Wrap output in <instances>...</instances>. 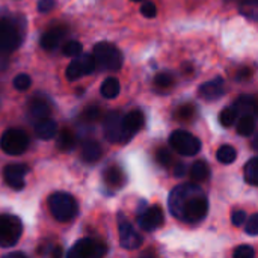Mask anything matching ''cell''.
<instances>
[{
  "label": "cell",
  "mask_w": 258,
  "mask_h": 258,
  "mask_svg": "<svg viewBox=\"0 0 258 258\" xmlns=\"http://www.w3.org/2000/svg\"><path fill=\"white\" fill-rule=\"evenodd\" d=\"M168 206L172 216L187 224L201 222L209 212L207 197L198 183H186L172 189Z\"/></svg>",
  "instance_id": "6da1fadb"
},
{
  "label": "cell",
  "mask_w": 258,
  "mask_h": 258,
  "mask_svg": "<svg viewBox=\"0 0 258 258\" xmlns=\"http://www.w3.org/2000/svg\"><path fill=\"white\" fill-rule=\"evenodd\" d=\"M48 209L57 222H70L79 213L77 201L67 192H56L48 198Z\"/></svg>",
  "instance_id": "7a4b0ae2"
},
{
  "label": "cell",
  "mask_w": 258,
  "mask_h": 258,
  "mask_svg": "<svg viewBox=\"0 0 258 258\" xmlns=\"http://www.w3.org/2000/svg\"><path fill=\"white\" fill-rule=\"evenodd\" d=\"M92 56L95 59L97 70L118 71L122 67V54L110 42H98V44H95Z\"/></svg>",
  "instance_id": "3957f363"
},
{
  "label": "cell",
  "mask_w": 258,
  "mask_h": 258,
  "mask_svg": "<svg viewBox=\"0 0 258 258\" xmlns=\"http://www.w3.org/2000/svg\"><path fill=\"white\" fill-rule=\"evenodd\" d=\"M23 234V224L14 215H0V248L15 246Z\"/></svg>",
  "instance_id": "277c9868"
},
{
  "label": "cell",
  "mask_w": 258,
  "mask_h": 258,
  "mask_svg": "<svg viewBox=\"0 0 258 258\" xmlns=\"http://www.w3.org/2000/svg\"><path fill=\"white\" fill-rule=\"evenodd\" d=\"M169 145L181 156H195L201 151V141L186 130H175L169 136Z\"/></svg>",
  "instance_id": "5b68a950"
},
{
  "label": "cell",
  "mask_w": 258,
  "mask_h": 258,
  "mask_svg": "<svg viewBox=\"0 0 258 258\" xmlns=\"http://www.w3.org/2000/svg\"><path fill=\"white\" fill-rule=\"evenodd\" d=\"M29 147V138L23 130L9 128L0 138V148L9 156H20Z\"/></svg>",
  "instance_id": "8992f818"
},
{
  "label": "cell",
  "mask_w": 258,
  "mask_h": 258,
  "mask_svg": "<svg viewBox=\"0 0 258 258\" xmlns=\"http://www.w3.org/2000/svg\"><path fill=\"white\" fill-rule=\"evenodd\" d=\"M21 44L18 27L8 18H0V53H11Z\"/></svg>",
  "instance_id": "52a82bcc"
},
{
  "label": "cell",
  "mask_w": 258,
  "mask_h": 258,
  "mask_svg": "<svg viewBox=\"0 0 258 258\" xmlns=\"http://www.w3.org/2000/svg\"><path fill=\"white\" fill-rule=\"evenodd\" d=\"M106 245L95 239L79 240L68 252L70 258H98L106 254Z\"/></svg>",
  "instance_id": "ba28073f"
},
{
  "label": "cell",
  "mask_w": 258,
  "mask_h": 258,
  "mask_svg": "<svg viewBox=\"0 0 258 258\" xmlns=\"http://www.w3.org/2000/svg\"><path fill=\"white\" fill-rule=\"evenodd\" d=\"M104 136L109 142L124 144L128 142L124 130V115L119 112H112L104 119Z\"/></svg>",
  "instance_id": "9c48e42d"
},
{
  "label": "cell",
  "mask_w": 258,
  "mask_h": 258,
  "mask_svg": "<svg viewBox=\"0 0 258 258\" xmlns=\"http://www.w3.org/2000/svg\"><path fill=\"white\" fill-rule=\"evenodd\" d=\"M97 70V63L92 54H79L71 60V63L67 68V79L68 80H77L83 76H88Z\"/></svg>",
  "instance_id": "30bf717a"
},
{
  "label": "cell",
  "mask_w": 258,
  "mask_h": 258,
  "mask_svg": "<svg viewBox=\"0 0 258 258\" xmlns=\"http://www.w3.org/2000/svg\"><path fill=\"white\" fill-rule=\"evenodd\" d=\"M118 233H119V243L124 249H138L142 245V236L138 234L135 227L124 218L122 215L118 216Z\"/></svg>",
  "instance_id": "8fae6325"
},
{
  "label": "cell",
  "mask_w": 258,
  "mask_h": 258,
  "mask_svg": "<svg viewBox=\"0 0 258 258\" xmlns=\"http://www.w3.org/2000/svg\"><path fill=\"white\" fill-rule=\"evenodd\" d=\"M138 224L144 231H156L163 224V212L159 206H151L138 216Z\"/></svg>",
  "instance_id": "7c38bea8"
},
{
  "label": "cell",
  "mask_w": 258,
  "mask_h": 258,
  "mask_svg": "<svg viewBox=\"0 0 258 258\" xmlns=\"http://www.w3.org/2000/svg\"><path fill=\"white\" fill-rule=\"evenodd\" d=\"M29 168L24 165H8L3 169V178L9 187H12L14 190H21L26 184L24 178Z\"/></svg>",
  "instance_id": "4fadbf2b"
},
{
  "label": "cell",
  "mask_w": 258,
  "mask_h": 258,
  "mask_svg": "<svg viewBox=\"0 0 258 258\" xmlns=\"http://www.w3.org/2000/svg\"><path fill=\"white\" fill-rule=\"evenodd\" d=\"M224 92H225V85H224L222 77H216V79L206 82L200 86V97L207 101L221 98L224 95Z\"/></svg>",
  "instance_id": "5bb4252c"
},
{
  "label": "cell",
  "mask_w": 258,
  "mask_h": 258,
  "mask_svg": "<svg viewBox=\"0 0 258 258\" xmlns=\"http://www.w3.org/2000/svg\"><path fill=\"white\" fill-rule=\"evenodd\" d=\"M145 124V116L142 112L139 110H133L127 115H124V130H125V136L130 141Z\"/></svg>",
  "instance_id": "9a60e30c"
},
{
  "label": "cell",
  "mask_w": 258,
  "mask_h": 258,
  "mask_svg": "<svg viewBox=\"0 0 258 258\" xmlns=\"http://www.w3.org/2000/svg\"><path fill=\"white\" fill-rule=\"evenodd\" d=\"M33 130H35L36 138L41 139V141H50V139H53V138L57 135V125H56V122H54L53 119H50L48 116L35 121Z\"/></svg>",
  "instance_id": "2e32d148"
},
{
  "label": "cell",
  "mask_w": 258,
  "mask_h": 258,
  "mask_svg": "<svg viewBox=\"0 0 258 258\" xmlns=\"http://www.w3.org/2000/svg\"><path fill=\"white\" fill-rule=\"evenodd\" d=\"M65 27H54V29H50L47 30L42 38H41V47L44 50H54L59 47L60 41L65 38Z\"/></svg>",
  "instance_id": "e0dca14e"
},
{
  "label": "cell",
  "mask_w": 258,
  "mask_h": 258,
  "mask_svg": "<svg viewBox=\"0 0 258 258\" xmlns=\"http://www.w3.org/2000/svg\"><path fill=\"white\" fill-rule=\"evenodd\" d=\"M104 183L109 186V187H115V189H119L124 186L125 183V175H124V171L119 168V166H109L106 171H104Z\"/></svg>",
  "instance_id": "ac0fdd59"
},
{
  "label": "cell",
  "mask_w": 258,
  "mask_h": 258,
  "mask_svg": "<svg viewBox=\"0 0 258 258\" xmlns=\"http://www.w3.org/2000/svg\"><path fill=\"white\" fill-rule=\"evenodd\" d=\"M103 151H101V147L98 142L95 141H85L82 144V151H80V156L82 159L86 162V163H94L97 162L100 157H101Z\"/></svg>",
  "instance_id": "d6986e66"
},
{
  "label": "cell",
  "mask_w": 258,
  "mask_h": 258,
  "mask_svg": "<svg viewBox=\"0 0 258 258\" xmlns=\"http://www.w3.org/2000/svg\"><path fill=\"white\" fill-rule=\"evenodd\" d=\"M237 113L242 116V115H255V97L252 95H240L234 104Z\"/></svg>",
  "instance_id": "ffe728a7"
},
{
  "label": "cell",
  "mask_w": 258,
  "mask_h": 258,
  "mask_svg": "<svg viewBox=\"0 0 258 258\" xmlns=\"http://www.w3.org/2000/svg\"><path fill=\"white\" fill-rule=\"evenodd\" d=\"M48 113H50V106L44 100H33L30 103V106H29V115L35 121L42 119V118H47Z\"/></svg>",
  "instance_id": "44dd1931"
},
{
  "label": "cell",
  "mask_w": 258,
  "mask_h": 258,
  "mask_svg": "<svg viewBox=\"0 0 258 258\" xmlns=\"http://www.w3.org/2000/svg\"><path fill=\"white\" fill-rule=\"evenodd\" d=\"M209 175H210V169H209V166H207L206 162L198 160V162H195L192 165V168H190V177H192L194 183H198V184L200 183H204L209 178Z\"/></svg>",
  "instance_id": "7402d4cb"
},
{
  "label": "cell",
  "mask_w": 258,
  "mask_h": 258,
  "mask_svg": "<svg viewBox=\"0 0 258 258\" xmlns=\"http://www.w3.org/2000/svg\"><path fill=\"white\" fill-rule=\"evenodd\" d=\"M57 148L62 151V153H68V151H73L76 148V138L74 135L70 132V130H62L57 136V142H56Z\"/></svg>",
  "instance_id": "603a6c76"
},
{
  "label": "cell",
  "mask_w": 258,
  "mask_h": 258,
  "mask_svg": "<svg viewBox=\"0 0 258 258\" xmlns=\"http://www.w3.org/2000/svg\"><path fill=\"white\" fill-rule=\"evenodd\" d=\"M119 89H121V85H119L118 79H115V77H107V79L103 82L101 88H100L101 95H103L104 98H115V97H118Z\"/></svg>",
  "instance_id": "cb8c5ba5"
},
{
  "label": "cell",
  "mask_w": 258,
  "mask_h": 258,
  "mask_svg": "<svg viewBox=\"0 0 258 258\" xmlns=\"http://www.w3.org/2000/svg\"><path fill=\"white\" fill-rule=\"evenodd\" d=\"M255 130V116L254 115H242L237 121V133L242 136H251Z\"/></svg>",
  "instance_id": "d4e9b609"
},
{
  "label": "cell",
  "mask_w": 258,
  "mask_h": 258,
  "mask_svg": "<svg viewBox=\"0 0 258 258\" xmlns=\"http://www.w3.org/2000/svg\"><path fill=\"white\" fill-rule=\"evenodd\" d=\"M239 11L245 17L258 21V0H239Z\"/></svg>",
  "instance_id": "484cf974"
},
{
  "label": "cell",
  "mask_w": 258,
  "mask_h": 258,
  "mask_svg": "<svg viewBox=\"0 0 258 258\" xmlns=\"http://www.w3.org/2000/svg\"><path fill=\"white\" fill-rule=\"evenodd\" d=\"M245 181L258 186V157H252L245 166Z\"/></svg>",
  "instance_id": "4316f807"
},
{
  "label": "cell",
  "mask_w": 258,
  "mask_h": 258,
  "mask_svg": "<svg viewBox=\"0 0 258 258\" xmlns=\"http://www.w3.org/2000/svg\"><path fill=\"white\" fill-rule=\"evenodd\" d=\"M216 157H218V160H219L221 163H224V165H230V163H233V162L236 160V157H237V151H236V148H234V147H231V145H222V147L218 150Z\"/></svg>",
  "instance_id": "83f0119b"
},
{
  "label": "cell",
  "mask_w": 258,
  "mask_h": 258,
  "mask_svg": "<svg viewBox=\"0 0 258 258\" xmlns=\"http://www.w3.org/2000/svg\"><path fill=\"white\" fill-rule=\"evenodd\" d=\"M237 116H239V113H237L236 107L231 106V107H225V109L221 112L219 121H221V124H222L224 127H231V125L236 122Z\"/></svg>",
  "instance_id": "f1b7e54d"
},
{
  "label": "cell",
  "mask_w": 258,
  "mask_h": 258,
  "mask_svg": "<svg viewBox=\"0 0 258 258\" xmlns=\"http://www.w3.org/2000/svg\"><path fill=\"white\" fill-rule=\"evenodd\" d=\"M174 83V76L171 73H159L154 79V86L157 89H168Z\"/></svg>",
  "instance_id": "f546056e"
},
{
  "label": "cell",
  "mask_w": 258,
  "mask_h": 258,
  "mask_svg": "<svg viewBox=\"0 0 258 258\" xmlns=\"http://www.w3.org/2000/svg\"><path fill=\"white\" fill-rule=\"evenodd\" d=\"M156 159H157V162H159L163 168H169V166L172 165V162H174L172 153H171L169 150H166V148H159L157 153H156Z\"/></svg>",
  "instance_id": "4dcf8cb0"
},
{
  "label": "cell",
  "mask_w": 258,
  "mask_h": 258,
  "mask_svg": "<svg viewBox=\"0 0 258 258\" xmlns=\"http://www.w3.org/2000/svg\"><path fill=\"white\" fill-rule=\"evenodd\" d=\"M82 50H83V47H82V44L77 42V41H68V42L63 45V48H62L63 54H65V56H70V57H76V56L82 54Z\"/></svg>",
  "instance_id": "1f68e13d"
},
{
  "label": "cell",
  "mask_w": 258,
  "mask_h": 258,
  "mask_svg": "<svg viewBox=\"0 0 258 258\" xmlns=\"http://www.w3.org/2000/svg\"><path fill=\"white\" fill-rule=\"evenodd\" d=\"M194 115H195V107L192 104H183L175 112V116L180 121H190L194 118Z\"/></svg>",
  "instance_id": "d6a6232c"
},
{
  "label": "cell",
  "mask_w": 258,
  "mask_h": 258,
  "mask_svg": "<svg viewBox=\"0 0 258 258\" xmlns=\"http://www.w3.org/2000/svg\"><path fill=\"white\" fill-rule=\"evenodd\" d=\"M30 85H32V79L27 76V74H18L15 79H14V86H15V89H18V91H26V89H29L30 88Z\"/></svg>",
  "instance_id": "836d02e7"
},
{
  "label": "cell",
  "mask_w": 258,
  "mask_h": 258,
  "mask_svg": "<svg viewBox=\"0 0 258 258\" xmlns=\"http://www.w3.org/2000/svg\"><path fill=\"white\" fill-rule=\"evenodd\" d=\"M245 231L249 236H258V213L252 215L245 222Z\"/></svg>",
  "instance_id": "e575fe53"
},
{
  "label": "cell",
  "mask_w": 258,
  "mask_h": 258,
  "mask_svg": "<svg viewBox=\"0 0 258 258\" xmlns=\"http://www.w3.org/2000/svg\"><path fill=\"white\" fill-rule=\"evenodd\" d=\"M234 258H251L255 255V251L249 245H240L234 249Z\"/></svg>",
  "instance_id": "d590c367"
},
{
  "label": "cell",
  "mask_w": 258,
  "mask_h": 258,
  "mask_svg": "<svg viewBox=\"0 0 258 258\" xmlns=\"http://www.w3.org/2000/svg\"><path fill=\"white\" fill-rule=\"evenodd\" d=\"M141 14L147 18H154L156 14H157V8L153 2H145L142 6H141Z\"/></svg>",
  "instance_id": "8d00e7d4"
},
{
  "label": "cell",
  "mask_w": 258,
  "mask_h": 258,
  "mask_svg": "<svg viewBox=\"0 0 258 258\" xmlns=\"http://www.w3.org/2000/svg\"><path fill=\"white\" fill-rule=\"evenodd\" d=\"M83 119H86V121H89V122H92V121H97L98 118H100V109L98 107H88V109H85L83 110Z\"/></svg>",
  "instance_id": "74e56055"
},
{
  "label": "cell",
  "mask_w": 258,
  "mask_h": 258,
  "mask_svg": "<svg viewBox=\"0 0 258 258\" xmlns=\"http://www.w3.org/2000/svg\"><path fill=\"white\" fill-rule=\"evenodd\" d=\"M231 222L236 227H242L246 222V213L243 210H236L231 213Z\"/></svg>",
  "instance_id": "f35d334b"
},
{
  "label": "cell",
  "mask_w": 258,
  "mask_h": 258,
  "mask_svg": "<svg viewBox=\"0 0 258 258\" xmlns=\"http://www.w3.org/2000/svg\"><path fill=\"white\" fill-rule=\"evenodd\" d=\"M56 2L54 0H39L38 2V11L45 14V12H50L53 8H54Z\"/></svg>",
  "instance_id": "ab89813d"
},
{
  "label": "cell",
  "mask_w": 258,
  "mask_h": 258,
  "mask_svg": "<svg viewBox=\"0 0 258 258\" xmlns=\"http://www.w3.org/2000/svg\"><path fill=\"white\" fill-rule=\"evenodd\" d=\"M251 70L249 68H243V70H240L239 73H237V80H240V82H243V80H248L249 77H251Z\"/></svg>",
  "instance_id": "60d3db41"
},
{
  "label": "cell",
  "mask_w": 258,
  "mask_h": 258,
  "mask_svg": "<svg viewBox=\"0 0 258 258\" xmlns=\"http://www.w3.org/2000/svg\"><path fill=\"white\" fill-rule=\"evenodd\" d=\"M184 171H186V169H184V166H183L181 163H178V165L175 166V175H177V177H181V175L184 174Z\"/></svg>",
  "instance_id": "b9f144b4"
},
{
  "label": "cell",
  "mask_w": 258,
  "mask_h": 258,
  "mask_svg": "<svg viewBox=\"0 0 258 258\" xmlns=\"http://www.w3.org/2000/svg\"><path fill=\"white\" fill-rule=\"evenodd\" d=\"M60 254H62L60 246H56V248H54V251L51 252V255H53V257H60Z\"/></svg>",
  "instance_id": "7bdbcfd3"
},
{
  "label": "cell",
  "mask_w": 258,
  "mask_h": 258,
  "mask_svg": "<svg viewBox=\"0 0 258 258\" xmlns=\"http://www.w3.org/2000/svg\"><path fill=\"white\" fill-rule=\"evenodd\" d=\"M8 257L11 258V257H26V254H23V252H15V254H9Z\"/></svg>",
  "instance_id": "ee69618b"
},
{
  "label": "cell",
  "mask_w": 258,
  "mask_h": 258,
  "mask_svg": "<svg viewBox=\"0 0 258 258\" xmlns=\"http://www.w3.org/2000/svg\"><path fill=\"white\" fill-rule=\"evenodd\" d=\"M252 147H254V148L258 151V136L254 139V141H252Z\"/></svg>",
  "instance_id": "f6af8a7d"
},
{
  "label": "cell",
  "mask_w": 258,
  "mask_h": 258,
  "mask_svg": "<svg viewBox=\"0 0 258 258\" xmlns=\"http://www.w3.org/2000/svg\"><path fill=\"white\" fill-rule=\"evenodd\" d=\"M255 115L258 116V95H255Z\"/></svg>",
  "instance_id": "bcb514c9"
},
{
  "label": "cell",
  "mask_w": 258,
  "mask_h": 258,
  "mask_svg": "<svg viewBox=\"0 0 258 258\" xmlns=\"http://www.w3.org/2000/svg\"><path fill=\"white\" fill-rule=\"evenodd\" d=\"M133 2H141V0H133Z\"/></svg>",
  "instance_id": "7dc6e473"
}]
</instances>
